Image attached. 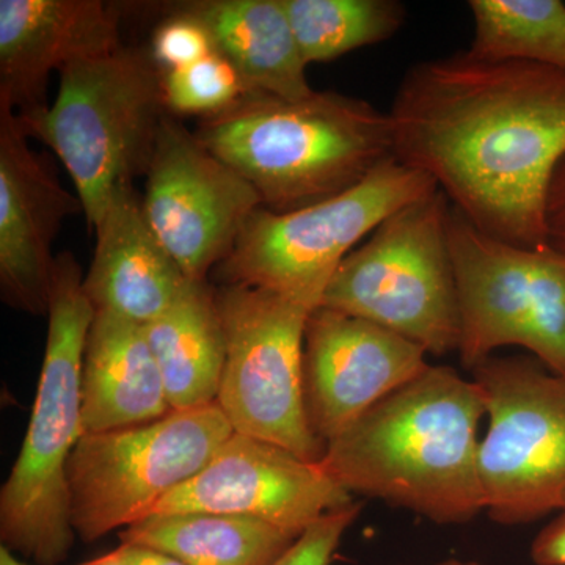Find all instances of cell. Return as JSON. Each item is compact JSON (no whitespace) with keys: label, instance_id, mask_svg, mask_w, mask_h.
<instances>
[{"label":"cell","instance_id":"1","mask_svg":"<svg viewBox=\"0 0 565 565\" xmlns=\"http://www.w3.org/2000/svg\"><path fill=\"white\" fill-rule=\"evenodd\" d=\"M393 158L430 178L476 228L548 245L546 196L565 158V71L467 52L407 70L388 111Z\"/></svg>","mask_w":565,"mask_h":565},{"label":"cell","instance_id":"2","mask_svg":"<svg viewBox=\"0 0 565 565\" xmlns=\"http://www.w3.org/2000/svg\"><path fill=\"white\" fill-rule=\"evenodd\" d=\"M484 416L475 381L429 364L330 440L319 465L352 497L437 525H465L484 512L478 468Z\"/></svg>","mask_w":565,"mask_h":565},{"label":"cell","instance_id":"3","mask_svg":"<svg viewBox=\"0 0 565 565\" xmlns=\"http://www.w3.org/2000/svg\"><path fill=\"white\" fill-rule=\"evenodd\" d=\"M195 136L273 212L332 199L393 158L388 114L338 92L315 90L302 99L247 92L202 118Z\"/></svg>","mask_w":565,"mask_h":565},{"label":"cell","instance_id":"4","mask_svg":"<svg viewBox=\"0 0 565 565\" xmlns=\"http://www.w3.org/2000/svg\"><path fill=\"white\" fill-rule=\"evenodd\" d=\"M95 318L73 253L55 258L43 366L31 422L0 492V541L36 565L68 559L76 533L66 471L82 426V360Z\"/></svg>","mask_w":565,"mask_h":565},{"label":"cell","instance_id":"5","mask_svg":"<svg viewBox=\"0 0 565 565\" xmlns=\"http://www.w3.org/2000/svg\"><path fill=\"white\" fill-rule=\"evenodd\" d=\"M163 110L162 71L121 47L65 66L54 104L18 118L61 159L95 230L115 192L147 174Z\"/></svg>","mask_w":565,"mask_h":565},{"label":"cell","instance_id":"6","mask_svg":"<svg viewBox=\"0 0 565 565\" xmlns=\"http://www.w3.org/2000/svg\"><path fill=\"white\" fill-rule=\"evenodd\" d=\"M438 191L427 174L385 159L359 184L291 212L259 207L221 264L225 285L280 294L315 311L353 247L394 212Z\"/></svg>","mask_w":565,"mask_h":565},{"label":"cell","instance_id":"7","mask_svg":"<svg viewBox=\"0 0 565 565\" xmlns=\"http://www.w3.org/2000/svg\"><path fill=\"white\" fill-rule=\"evenodd\" d=\"M449 211L445 193L435 191L394 212L338 267L321 307L377 323L430 355L457 351Z\"/></svg>","mask_w":565,"mask_h":565},{"label":"cell","instance_id":"8","mask_svg":"<svg viewBox=\"0 0 565 565\" xmlns=\"http://www.w3.org/2000/svg\"><path fill=\"white\" fill-rule=\"evenodd\" d=\"M448 241L465 366L475 370L498 349L515 345L565 377L564 253L504 243L452 206Z\"/></svg>","mask_w":565,"mask_h":565},{"label":"cell","instance_id":"9","mask_svg":"<svg viewBox=\"0 0 565 565\" xmlns=\"http://www.w3.org/2000/svg\"><path fill=\"white\" fill-rule=\"evenodd\" d=\"M233 433L215 401L140 426L82 435L66 471L74 533L92 544L147 519Z\"/></svg>","mask_w":565,"mask_h":565},{"label":"cell","instance_id":"10","mask_svg":"<svg viewBox=\"0 0 565 565\" xmlns=\"http://www.w3.org/2000/svg\"><path fill=\"white\" fill-rule=\"evenodd\" d=\"M473 371L489 419L479 444L484 512L504 526L565 511V377L527 356Z\"/></svg>","mask_w":565,"mask_h":565},{"label":"cell","instance_id":"11","mask_svg":"<svg viewBox=\"0 0 565 565\" xmlns=\"http://www.w3.org/2000/svg\"><path fill=\"white\" fill-rule=\"evenodd\" d=\"M226 355L217 403L234 429L319 462L326 451L308 423L305 330L313 311L280 294L243 285L215 291Z\"/></svg>","mask_w":565,"mask_h":565},{"label":"cell","instance_id":"12","mask_svg":"<svg viewBox=\"0 0 565 565\" xmlns=\"http://www.w3.org/2000/svg\"><path fill=\"white\" fill-rule=\"evenodd\" d=\"M141 203L152 232L192 281H206L263 206L250 182L167 115Z\"/></svg>","mask_w":565,"mask_h":565},{"label":"cell","instance_id":"13","mask_svg":"<svg viewBox=\"0 0 565 565\" xmlns=\"http://www.w3.org/2000/svg\"><path fill=\"white\" fill-rule=\"evenodd\" d=\"M352 503V494L319 462L233 433L199 475L167 494L148 516L191 512L247 516L300 537L323 515Z\"/></svg>","mask_w":565,"mask_h":565},{"label":"cell","instance_id":"14","mask_svg":"<svg viewBox=\"0 0 565 565\" xmlns=\"http://www.w3.org/2000/svg\"><path fill=\"white\" fill-rule=\"evenodd\" d=\"M422 345L355 316L316 308L305 330L308 423L329 444L429 367Z\"/></svg>","mask_w":565,"mask_h":565},{"label":"cell","instance_id":"15","mask_svg":"<svg viewBox=\"0 0 565 565\" xmlns=\"http://www.w3.org/2000/svg\"><path fill=\"white\" fill-rule=\"evenodd\" d=\"M29 140L18 115L0 107V294L14 310L41 316L57 258L52 244L63 221L84 210Z\"/></svg>","mask_w":565,"mask_h":565},{"label":"cell","instance_id":"16","mask_svg":"<svg viewBox=\"0 0 565 565\" xmlns=\"http://www.w3.org/2000/svg\"><path fill=\"white\" fill-rule=\"evenodd\" d=\"M121 47L120 18L102 0H0V107L33 117L52 71Z\"/></svg>","mask_w":565,"mask_h":565},{"label":"cell","instance_id":"17","mask_svg":"<svg viewBox=\"0 0 565 565\" xmlns=\"http://www.w3.org/2000/svg\"><path fill=\"white\" fill-rule=\"evenodd\" d=\"M96 247L84 275L95 311L145 327L161 318L191 286L145 215L132 184L115 192L96 223Z\"/></svg>","mask_w":565,"mask_h":565},{"label":"cell","instance_id":"18","mask_svg":"<svg viewBox=\"0 0 565 565\" xmlns=\"http://www.w3.org/2000/svg\"><path fill=\"white\" fill-rule=\"evenodd\" d=\"M84 435L161 419L172 412L143 327L95 311L82 360Z\"/></svg>","mask_w":565,"mask_h":565},{"label":"cell","instance_id":"19","mask_svg":"<svg viewBox=\"0 0 565 565\" xmlns=\"http://www.w3.org/2000/svg\"><path fill=\"white\" fill-rule=\"evenodd\" d=\"M248 92L302 99L315 92L281 0H204L185 6Z\"/></svg>","mask_w":565,"mask_h":565},{"label":"cell","instance_id":"20","mask_svg":"<svg viewBox=\"0 0 565 565\" xmlns=\"http://www.w3.org/2000/svg\"><path fill=\"white\" fill-rule=\"evenodd\" d=\"M172 411L215 403L225 364V330L215 291L192 281L161 318L143 327Z\"/></svg>","mask_w":565,"mask_h":565},{"label":"cell","instance_id":"21","mask_svg":"<svg viewBox=\"0 0 565 565\" xmlns=\"http://www.w3.org/2000/svg\"><path fill=\"white\" fill-rule=\"evenodd\" d=\"M118 537L122 544L150 546L185 565H273L299 539L259 520L202 512L148 516Z\"/></svg>","mask_w":565,"mask_h":565},{"label":"cell","instance_id":"22","mask_svg":"<svg viewBox=\"0 0 565 565\" xmlns=\"http://www.w3.org/2000/svg\"><path fill=\"white\" fill-rule=\"evenodd\" d=\"M478 61L527 62L565 71V3L561 0H470Z\"/></svg>","mask_w":565,"mask_h":565},{"label":"cell","instance_id":"23","mask_svg":"<svg viewBox=\"0 0 565 565\" xmlns=\"http://www.w3.org/2000/svg\"><path fill=\"white\" fill-rule=\"evenodd\" d=\"M307 65L392 39L405 22L397 0H281Z\"/></svg>","mask_w":565,"mask_h":565},{"label":"cell","instance_id":"24","mask_svg":"<svg viewBox=\"0 0 565 565\" xmlns=\"http://www.w3.org/2000/svg\"><path fill=\"white\" fill-rule=\"evenodd\" d=\"M247 92L232 63L217 51L188 68L162 73L163 106L177 115L211 117Z\"/></svg>","mask_w":565,"mask_h":565},{"label":"cell","instance_id":"25","mask_svg":"<svg viewBox=\"0 0 565 565\" xmlns=\"http://www.w3.org/2000/svg\"><path fill=\"white\" fill-rule=\"evenodd\" d=\"M152 62L162 73L188 68L215 51L210 33L191 14L180 11L156 29Z\"/></svg>","mask_w":565,"mask_h":565},{"label":"cell","instance_id":"26","mask_svg":"<svg viewBox=\"0 0 565 565\" xmlns=\"http://www.w3.org/2000/svg\"><path fill=\"white\" fill-rule=\"evenodd\" d=\"M362 512V503L355 501L348 508L323 515L273 565H330L344 534Z\"/></svg>","mask_w":565,"mask_h":565},{"label":"cell","instance_id":"27","mask_svg":"<svg viewBox=\"0 0 565 565\" xmlns=\"http://www.w3.org/2000/svg\"><path fill=\"white\" fill-rule=\"evenodd\" d=\"M548 245L565 255V158L557 166L546 196Z\"/></svg>","mask_w":565,"mask_h":565},{"label":"cell","instance_id":"28","mask_svg":"<svg viewBox=\"0 0 565 565\" xmlns=\"http://www.w3.org/2000/svg\"><path fill=\"white\" fill-rule=\"evenodd\" d=\"M531 557L535 565H565V511L535 535Z\"/></svg>","mask_w":565,"mask_h":565},{"label":"cell","instance_id":"29","mask_svg":"<svg viewBox=\"0 0 565 565\" xmlns=\"http://www.w3.org/2000/svg\"><path fill=\"white\" fill-rule=\"evenodd\" d=\"M122 565H185L177 557L158 552L150 546L121 544L117 546Z\"/></svg>","mask_w":565,"mask_h":565},{"label":"cell","instance_id":"30","mask_svg":"<svg viewBox=\"0 0 565 565\" xmlns=\"http://www.w3.org/2000/svg\"><path fill=\"white\" fill-rule=\"evenodd\" d=\"M76 565H122L120 561V556H118L117 550H111V552L106 553V555H102L98 557H93L90 561H85V563L76 564Z\"/></svg>","mask_w":565,"mask_h":565},{"label":"cell","instance_id":"31","mask_svg":"<svg viewBox=\"0 0 565 565\" xmlns=\"http://www.w3.org/2000/svg\"><path fill=\"white\" fill-rule=\"evenodd\" d=\"M0 565H31L25 563L24 559L11 553L10 550H7L6 546L0 548Z\"/></svg>","mask_w":565,"mask_h":565},{"label":"cell","instance_id":"32","mask_svg":"<svg viewBox=\"0 0 565 565\" xmlns=\"http://www.w3.org/2000/svg\"><path fill=\"white\" fill-rule=\"evenodd\" d=\"M430 565H481L476 563V561H463L456 559V557H449V559L440 561V563H435Z\"/></svg>","mask_w":565,"mask_h":565}]
</instances>
